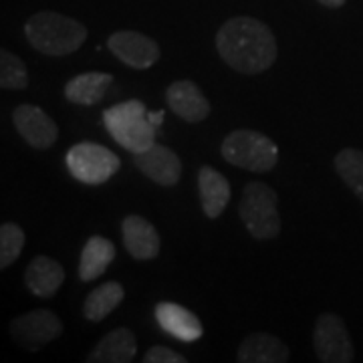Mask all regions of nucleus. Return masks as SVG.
<instances>
[{
	"label": "nucleus",
	"mask_w": 363,
	"mask_h": 363,
	"mask_svg": "<svg viewBox=\"0 0 363 363\" xmlns=\"http://www.w3.org/2000/svg\"><path fill=\"white\" fill-rule=\"evenodd\" d=\"M216 49L226 65L245 75L269 71L279 55L271 28L252 16H234L226 21L216 35Z\"/></svg>",
	"instance_id": "f257e3e1"
},
{
	"label": "nucleus",
	"mask_w": 363,
	"mask_h": 363,
	"mask_svg": "<svg viewBox=\"0 0 363 363\" xmlns=\"http://www.w3.org/2000/svg\"><path fill=\"white\" fill-rule=\"evenodd\" d=\"M25 37L43 55L65 57L71 55L87 39V28L79 21L52 11L33 14L25 25Z\"/></svg>",
	"instance_id": "f03ea898"
},
{
	"label": "nucleus",
	"mask_w": 363,
	"mask_h": 363,
	"mask_svg": "<svg viewBox=\"0 0 363 363\" xmlns=\"http://www.w3.org/2000/svg\"><path fill=\"white\" fill-rule=\"evenodd\" d=\"M104 125L109 135L131 154L145 152L156 143L157 128L150 123L147 109L140 99H130L105 109Z\"/></svg>",
	"instance_id": "7ed1b4c3"
},
{
	"label": "nucleus",
	"mask_w": 363,
	"mask_h": 363,
	"mask_svg": "<svg viewBox=\"0 0 363 363\" xmlns=\"http://www.w3.org/2000/svg\"><path fill=\"white\" fill-rule=\"evenodd\" d=\"M222 157L236 168L255 174L271 172L279 162V147L264 133L255 130H234L220 145Z\"/></svg>",
	"instance_id": "20e7f679"
},
{
	"label": "nucleus",
	"mask_w": 363,
	"mask_h": 363,
	"mask_svg": "<svg viewBox=\"0 0 363 363\" xmlns=\"http://www.w3.org/2000/svg\"><path fill=\"white\" fill-rule=\"evenodd\" d=\"M238 216L257 240H271L281 233L279 196L264 182L247 184L238 204Z\"/></svg>",
	"instance_id": "39448f33"
},
{
	"label": "nucleus",
	"mask_w": 363,
	"mask_h": 363,
	"mask_svg": "<svg viewBox=\"0 0 363 363\" xmlns=\"http://www.w3.org/2000/svg\"><path fill=\"white\" fill-rule=\"evenodd\" d=\"M65 162L71 176L89 186L105 184L121 168V160L111 150L93 142L75 143L67 152Z\"/></svg>",
	"instance_id": "423d86ee"
},
{
	"label": "nucleus",
	"mask_w": 363,
	"mask_h": 363,
	"mask_svg": "<svg viewBox=\"0 0 363 363\" xmlns=\"http://www.w3.org/2000/svg\"><path fill=\"white\" fill-rule=\"evenodd\" d=\"M63 335V321L49 309L23 313L11 321V337L26 351H39Z\"/></svg>",
	"instance_id": "0eeeda50"
},
{
	"label": "nucleus",
	"mask_w": 363,
	"mask_h": 363,
	"mask_svg": "<svg viewBox=\"0 0 363 363\" xmlns=\"http://www.w3.org/2000/svg\"><path fill=\"white\" fill-rule=\"evenodd\" d=\"M313 347L323 363H350L355 359L350 331L343 319L333 313L319 315L313 329Z\"/></svg>",
	"instance_id": "6e6552de"
},
{
	"label": "nucleus",
	"mask_w": 363,
	"mask_h": 363,
	"mask_svg": "<svg viewBox=\"0 0 363 363\" xmlns=\"http://www.w3.org/2000/svg\"><path fill=\"white\" fill-rule=\"evenodd\" d=\"M13 123L18 135L35 150H49L59 138L55 119L33 104L18 105L13 111Z\"/></svg>",
	"instance_id": "1a4fd4ad"
},
{
	"label": "nucleus",
	"mask_w": 363,
	"mask_h": 363,
	"mask_svg": "<svg viewBox=\"0 0 363 363\" xmlns=\"http://www.w3.org/2000/svg\"><path fill=\"white\" fill-rule=\"evenodd\" d=\"M107 47L131 69H150L160 59V45L138 30H117L107 39Z\"/></svg>",
	"instance_id": "9d476101"
},
{
	"label": "nucleus",
	"mask_w": 363,
	"mask_h": 363,
	"mask_svg": "<svg viewBox=\"0 0 363 363\" xmlns=\"http://www.w3.org/2000/svg\"><path fill=\"white\" fill-rule=\"evenodd\" d=\"M133 162L143 176L160 186L172 188L180 182L182 162L176 152H172L166 145L154 143L145 152L133 154Z\"/></svg>",
	"instance_id": "9b49d317"
},
{
	"label": "nucleus",
	"mask_w": 363,
	"mask_h": 363,
	"mask_svg": "<svg viewBox=\"0 0 363 363\" xmlns=\"http://www.w3.org/2000/svg\"><path fill=\"white\" fill-rule=\"evenodd\" d=\"M169 109L188 123H200L210 116V101L194 81H174L166 91Z\"/></svg>",
	"instance_id": "f8f14e48"
},
{
	"label": "nucleus",
	"mask_w": 363,
	"mask_h": 363,
	"mask_svg": "<svg viewBox=\"0 0 363 363\" xmlns=\"http://www.w3.org/2000/svg\"><path fill=\"white\" fill-rule=\"evenodd\" d=\"M154 315H156L157 325L168 335L178 339V341H184V343L198 341L204 333L200 319L196 317L194 313L188 311L186 307H182L178 303H169V301L157 303Z\"/></svg>",
	"instance_id": "ddd939ff"
},
{
	"label": "nucleus",
	"mask_w": 363,
	"mask_h": 363,
	"mask_svg": "<svg viewBox=\"0 0 363 363\" xmlns=\"http://www.w3.org/2000/svg\"><path fill=\"white\" fill-rule=\"evenodd\" d=\"M121 234H123V245L133 259L152 260L160 255L162 240L160 234L154 228L152 222H147L142 216H125L121 222Z\"/></svg>",
	"instance_id": "4468645a"
},
{
	"label": "nucleus",
	"mask_w": 363,
	"mask_h": 363,
	"mask_svg": "<svg viewBox=\"0 0 363 363\" xmlns=\"http://www.w3.org/2000/svg\"><path fill=\"white\" fill-rule=\"evenodd\" d=\"M65 283V269L51 257H35L25 271L26 289L39 298H51Z\"/></svg>",
	"instance_id": "2eb2a0df"
},
{
	"label": "nucleus",
	"mask_w": 363,
	"mask_h": 363,
	"mask_svg": "<svg viewBox=\"0 0 363 363\" xmlns=\"http://www.w3.org/2000/svg\"><path fill=\"white\" fill-rule=\"evenodd\" d=\"M291 357V351L283 339L271 333H252L248 335L236 353V362L240 363H285Z\"/></svg>",
	"instance_id": "dca6fc26"
},
{
	"label": "nucleus",
	"mask_w": 363,
	"mask_h": 363,
	"mask_svg": "<svg viewBox=\"0 0 363 363\" xmlns=\"http://www.w3.org/2000/svg\"><path fill=\"white\" fill-rule=\"evenodd\" d=\"M138 353V339L130 329L119 327L105 335L87 355L89 363H130Z\"/></svg>",
	"instance_id": "f3484780"
},
{
	"label": "nucleus",
	"mask_w": 363,
	"mask_h": 363,
	"mask_svg": "<svg viewBox=\"0 0 363 363\" xmlns=\"http://www.w3.org/2000/svg\"><path fill=\"white\" fill-rule=\"evenodd\" d=\"M198 192L208 218H218L230 200V184L218 169L202 166L198 172Z\"/></svg>",
	"instance_id": "a211bd4d"
},
{
	"label": "nucleus",
	"mask_w": 363,
	"mask_h": 363,
	"mask_svg": "<svg viewBox=\"0 0 363 363\" xmlns=\"http://www.w3.org/2000/svg\"><path fill=\"white\" fill-rule=\"evenodd\" d=\"M116 259V247L105 236H91L81 250L79 259V279L83 283L97 281Z\"/></svg>",
	"instance_id": "6ab92c4d"
},
{
	"label": "nucleus",
	"mask_w": 363,
	"mask_h": 363,
	"mask_svg": "<svg viewBox=\"0 0 363 363\" xmlns=\"http://www.w3.org/2000/svg\"><path fill=\"white\" fill-rule=\"evenodd\" d=\"M111 83H113V75L109 73H99V71L81 73L71 81H67V101L75 105H97L99 101H104L105 93L111 87Z\"/></svg>",
	"instance_id": "aec40b11"
},
{
	"label": "nucleus",
	"mask_w": 363,
	"mask_h": 363,
	"mask_svg": "<svg viewBox=\"0 0 363 363\" xmlns=\"http://www.w3.org/2000/svg\"><path fill=\"white\" fill-rule=\"evenodd\" d=\"M125 297V289L117 281H107L97 289H93L85 303H83V315L91 323H99L105 317H109L121 305Z\"/></svg>",
	"instance_id": "412c9836"
},
{
	"label": "nucleus",
	"mask_w": 363,
	"mask_h": 363,
	"mask_svg": "<svg viewBox=\"0 0 363 363\" xmlns=\"http://www.w3.org/2000/svg\"><path fill=\"white\" fill-rule=\"evenodd\" d=\"M335 169L353 194L363 202V152L357 147H345L335 156Z\"/></svg>",
	"instance_id": "4be33fe9"
},
{
	"label": "nucleus",
	"mask_w": 363,
	"mask_h": 363,
	"mask_svg": "<svg viewBox=\"0 0 363 363\" xmlns=\"http://www.w3.org/2000/svg\"><path fill=\"white\" fill-rule=\"evenodd\" d=\"M28 87V69L21 57L0 49V89L21 91Z\"/></svg>",
	"instance_id": "5701e85b"
},
{
	"label": "nucleus",
	"mask_w": 363,
	"mask_h": 363,
	"mask_svg": "<svg viewBox=\"0 0 363 363\" xmlns=\"http://www.w3.org/2000/svg\"><path fill=\"white\" fill-rule=\"evenodd\" d=\"M25 248V233L18 224H0V271L9 269Z\"/></svg>",
	"instance_id": "b1692460"
},
{
	"label": "nucleus",
	"mask_w": 363,
	"mask_h": 363,
	"mask_svg": "<svg viewBox=\"0 0 363 363\" xmlns=\"http://www.w3.org/2000/svg\"><path fill=\"white\" fill-rule=\"evenodd\" d=\"M145 363H186V357H182L180 353H176L169 347L164 345H154L152 350H147V353L143 355Z\"/></svg>",
	"instance_id": "393cba45"
},
{
	"label": "nucleus",
	"mask_w": 363,
	"mask_h": 363,
	"mask_svg": "<svg viewBox=\"0 0 363 363\" xmlns=\"http://www.w3.org/2000/svg\"><path fill=\"white\" fill-rule=\"evenodd\" d=\"M164 117H166L164 111H147V119H150V123H152L154 128H160V125L164 123Z\"/></svg>",
	"instance_id": "a878e982"
},
{
	"label": "nucleus",
	"mask_w": 363,
	"mask_h": 363,
	"mask_svg": "<svg viewBox=\"0 0 363 363\" xmlns=\"http://www.w3.org/2000/svg\"><path fill=\"white\" fill-rule=\"evenodd\" d=\"M317 2L327 6V9H339V6H343L347 0H317Z\"/></svg>",
	"instance_id": "bb28decb"
}]
</instances>
